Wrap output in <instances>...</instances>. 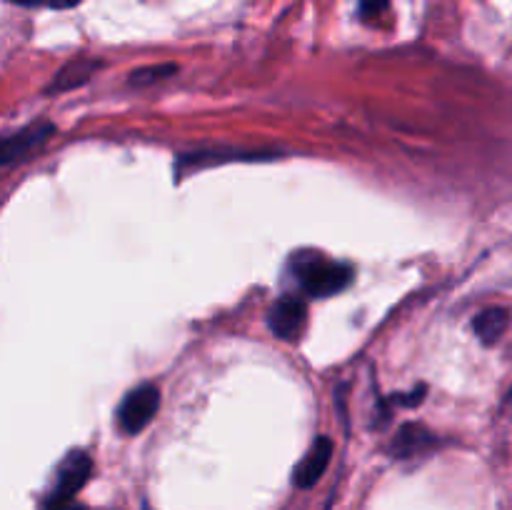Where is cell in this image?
<instances>
[{"label": "cell", "instance_id": "5b68a950", "mask_svg": "<svg viewBox=\"0 0 512 510\" xmlns=\"http://www.w3.org/2000/svg\"><path fill=\"white\" fill-rule=\"evenodd\" d=\"M275 158L273 153H258V150H238V148H213V150H195V153H185L178 158V178L188 175L190 170L210 168V165L220 163H238V160H270Z\"/></svg>", "mask_w": 512, "mask_h": 510}, {"label": "cell", "instance_id": "277c9868", "mask_svg": "<svg viewBox=\"0 0 512 510\" xmlns=\"http://www.w3.org/2000/svg\"><path fill=\"white\" fill-rule=\"evenodd\" d=\"M50 135H55L53 123H33L28 125V128L18 130V133L3 135V138H0V168L28 158V155L33 153V150H38Z\"/></svg>", "mask_w": 512, "mask_h": 510}, {"label": "cell", "instance_id": "2e32d148", "mask_svg": "<svg viewBox=\"0 0 512 510\" xmlns=\"http://www.w3.org/2000/svg\"><path fill=\"white\" fill-rule=\"evenodd\" d=\"M10 3H15V5H25V8H30V5H40V3H45V0H10Z\"/></svg>", "mask_w": 512, "mask_h": 510}, {"label": "cell", "instance_id": "8fae6325", "mask_svg": "<svg viewBox=\"0 0 512 510\" xmlns=\"http://www.w3.org/2000/svg\"><path fill=\"white\" fill-rule=\"evenodd\" d=\"M178 73V65L175 63H163V65H148V68L133 70L128 78L130 85H153L160 80H168L170 75Z\"/></svg>", "mask_w": 512, "mask_h": 510}, {"label": "cell", "instance_id": "4fadbf2b", "mask_svg": "<svg viewBox=\"0 0 512 510\" xmlns=\"http://www.w3.org/2000/svg\"><path fill=\"white\" fill-rule=\"evenodd\" d=\"M40 510H83V508L75 503V498H60V495L50 493L48 498H45L43 508Z\"/></svg>", "mask_w": 512, "mask_h": 510}, {"label": "cell", "instance_id": "3957f363", "mask_svg": "<svg viewBox=\"0 0 512 510\" xmlns=\"http://www.w3.org/2000/svg\"><path fill=\"white\" fill-rule=\"evenodd\" d=\"M305 320H308V305L303 298L288 293L280 300H275V305L268 313V325L273 330L275 338L280 340H295L305 328Z\"/></svg>", "mask_w": 512, "mask_h": 510}, {"label": "cell", "instance_id": "9c48e42d", "mask_svg": "<svg viewBox=\"0 0 512 510\" xmlns=\"http://www.w3.org/2000/svg\"><path fill=\"white\" fill-rule=\"evenodd\" d=\"M435 443V435L430 430H425L423 425H405L400 428V433L395 435L393 445H390V453L395 458H410V455H418L423 450H428Z\"/></svg>", "mask_w": 512, "mask_h": 510}, {"label": "cell", "instance_id": "9a60e30c", "mask_svg": "<svg viewBox=\"0 0 512 510\" xmlns=\"http://www.w3.org/2000/svg\"><path fill=\"white\" fill-rule=\"evenodd\" d=\"M45 3L50 5V8H73V5H78L80 0H45Z\"/></svg>", "mask_w": 512, "mask_h": 510}, {"label": "cell", "instance_id": "7c38bea8", "mask_svg": "<svg viewBox=\"0 0 512 510\" xmlns=\"http://www.w3.org/2000/svg\"><path fill=\"white\" fill-rule=\"evenodd\" d=\"M388 5H390V0H360L358 13L363 20H375V18H380L385 10H388Z\"/></svg>", "mask_w": 512, "mask_h": 510}, {"label": "cell", "instance_id": "30bf717a", "mask_svg": "<svg viewBox=\"0 0 512 510\" xmlns=\"http://www.w3.org/2000/svg\"><path fill=\"white\" fill-rule=\"evenodd\" d=\"M508 323H510L508 310L488 308L473 320V328H475V335H478L485 345H493L503 338V333L508 330Z\"/></svg>", "mask_w": 512, "mask_h": 510}, {"label": "cell", "instance_id": "7a4b0ae2", "mask_svg": "<svg viewBox=\"0 0 512 510\" xmlns=\"http://www.w3.org/2000/svg\"><path fill=\"white\" fill-rule=\"evenodd\" d=\"M160 408V390L153 383H143L138 388L128 390L118 405V428L125 435H138L140 430L148 428Z\"/></svg>", "mask_w": 512, "mask_h": 510}, {"label": "cell", "instance_id": "5bb4252c", "mask_svg": "<svg viewBox=\"0 0 512 510\" xmlns=\"http://www.w3.org/2000/svg\"><path fill=\"white\" fill-rule=\"evenodd\" d=\"M423 398H425V385H420L418 390H410V393L395 395L393 403L395 405H405V408H413V405L423 403Z\"/></svg>", "mask_w": 512, "mask_h": 510}, {"label": "cell", "instance_id": "6da1fadb", "mask_svg": "<svg viewBox=\"0 0 512 510\" xmlns=\"http://www.w3.org/2000/svg\"><path fill=\"white\" fill-rule=\"evenodd\" d=\"M293 270L300 290L310 298H330L353 283V270L348 265L320 253H298L293 258Z\"/></svg>", "mask_w": 512, "mask_h": 510}, {"label": "cell", "instance_id": "8992f818", "mask_svg": "<svg viewBox=\"0 0 512 510\" xmlns=\"http://www.w3.org/2000/svg\"><path fill=\"white\" fill-rule=\"evenodd\" d=\"M330 458H333V440L318 438L310 445V450L305 453V458L300 460L298 468H295L293 483L298 485L300 490L313 488V485L323 478L325 470H328Z\"/></svg>", "mask_w": 512, "mask_h": 510}, {"label": "cell", "instance_id": "52a82bcc", "mask_svg": "<svg viewBox=\"0 0 512 510\" xmlns=\"http://www.w3.org/2000/svg\"><path fill=\"white\" fill-rule=\"evenodd\" d=\"M90 473H93V460L85 453H80V450L78 453H70L58 468V480H55L53 495L75 498L83 490V485L90 480Z\"/></svg>", "mask_w": 512, "mask_h": 510}, {"label": "cell", "instance_id": "ba28073f", "mask_svg": "<svg viewBox=\"0 0 512 510\" xmlns=\"http://www.w3.org/2000/svg\"><path fill=\"white\" fill-rule=\"evenodd\" d=\"M100 60L95 58H75L70 63H65L63 68L55 73V78L50 80V85L45 88V95H58L68 93V90L80 88V85L88 83L95 75V70H100Z\"/></svg>", "mask_w": 512, "mask_h": 510}]
</instances>
